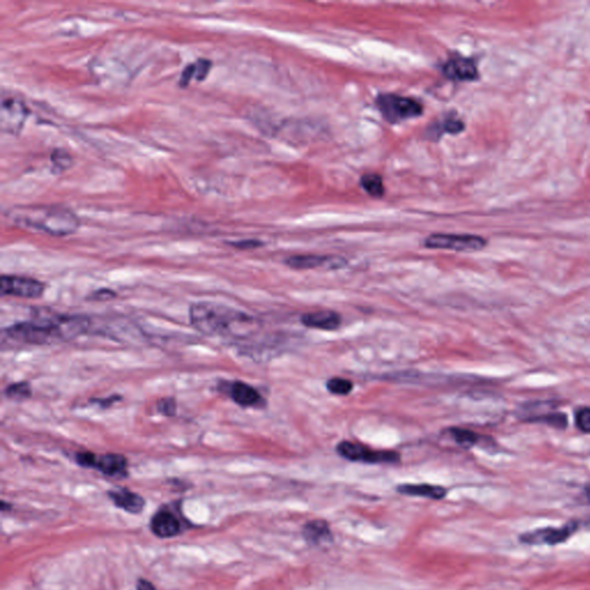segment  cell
<instances>
[{
    "mask_svg": "<svg viewBox=\"0 0 590 590\" xmlns=\"http://www.w3.org/2000/svg\"><path fill=\"white\" fill-rule=\"evenodd\" d=\"M89 319L81 316L39 317L16 323L1 332L3 346H39L77 338L89 329Z\"/></svg>",
    "mask_w": 590,
    "mask_h": 590,
    "instance_id": "cell-1",
    "label": "cell"
},
{
    "mask_svg": "<svg viewBox=\"0 0 590 590\" xmlns=\"http://www.w3.org/2000/svg\"><path fill=\"white\" fill-rule=\"evenodd\" d=\"M189 319L195 329L211 337L240 338L250 335L256 328L255 319L247 314L209 301L193 303Z\"/></svg>",
    "mask_w": 590,
    "mask_h": 590,
    "instance_id": "cell-2",
    "label": "cell"
},
{
    "mask_svg": "<svg viewBox=\"0 0 590 590\" xmlns=\"http://www.w3.org/2000/svg\"><path fill=\"white\" fill-rule=\"evenodd\" d=\"M11 217L21 226L53 236H68L80 226V220L72 211L53 205L16 207L11 211Z\"/></svg>",
    "mask_w": 590,
    "mask_h": 590,
    "instance_id": "cell-3",
    "label": "cell"
},
{
    "mask_svg": "<svg viewBox=\"0 0 590 590\" xmlns=\"http://www.w3.org/2000/svg\"><path fill=\"white\" fill-rule=\"evenodd\" d=\"M149 527L151 533L157 537L172 539L185 533L186 530H188L193 526L192 523L184 517L180 501H174L172 504L160 506L153 514Z\"/></svg>",
    "mask_w": 590,
    "mask_h": 590,
    "instance_id": "cell-4",
    "label": "cell"
},
{
    "mask_svg": "<svg viewBox=\"0 0 590 590\" xmlns=\"http://www.w3.org/2000/svg\"><path fill=\"white\" fill-rule=\"evenodd\" d=\"M377 108L383 118L390 124L405 122L422 115L421 103L409 97L399 96L393 94L380 95L376 101Z\"/></svg>",
    "mask_w": 590,
    "mask_h": 590,
    "instance_id": "cell-5",
    "label": "cell"
},
{
    "mask_svg": "<svg viewBox=\"0 0 590 590\" xmlns=\"http://www.w3.org/2000/svg\"><path fill=\"white\" fill-rule=\"evenodd\" d=\"M335 450L339 456L344 459L355 463H398L400 461V454L395 451L371 450L369 447L360 444L344 440L337 445Z\"/></svg>",
    "mask_w": 590,
    "mask_h": 590,
    "instance_id": "cell-6",
    "label": "cell"
},
{
    "mask_svg": "<svg viewBox=\"0 0 590 590\" xmlns=\"http://www.w3.org/2000/svg\"><path fill=\"white\" fill-rule=\"evenodd\" d=\"M425 246L430 249H447L454 252H477L487 246L483 238L470 234H432L425 240Z\"/></svg>",
    "mask_w": 590,
    "mask_h": 590,
    "instance_id": "cell-7",
    "label": "cell"
},
{
    "mask_svg": "<svg viewBox=\"0 0 590 590\" xmlns=\"http://www.w3.org/2000/svg\"><path fill=\"white\" fill-rule=\"evenodd\" d=\"M0 290L1 295L39 299L44 294L45 284L32 278L4 275L0 279Z\"/></svg>",
    "mask_w": 590,
    "mask_h": 590,
    "instance_id": "cell-8",
    "label": "cell"
},
{
    "mask_svg": "<svg viewBox=\"0 0 590 590\" xmlns=\"http://www.w3.org/2000/svg\"><path fill=\"white\" fill-rule=\"evenodd\" d=\"M28 109L25 103L14 97H7L1 101L0 108V128L4 133L19 134L26 122Z\"/></svg>",
    "mask_w": 590,
    "mask_h": 590,
    "instance_id": "cell-9",
    "label": "cell"
},
{
    "mask_svg": "<svg viewBox=\"0 0 590 590\" xmlns=\"http://www.w3.org/2000/svg\"><path fill=\"white\" fill-rule=\"evenodd\" d=\"M577 526L575 523H568L560 528H542V530H536L530 533H525L520 536L521 542L530 544V546H541V544H548V546H556L559 543H563L571 537L577 530Z\"/></svg>",
    "mask_w": 590,
    "mask_h": 590,
    "instance_id": "cell-10",
    "label": "cell"
},
{
    "mask_svg": "<svg viewBox=\"0 0 590 590\" xmlns=\"http://www.w3.org/2000/svg\"><path fill=\"white\" fill-rule=\"evenodd\" d=\"M286 265L297 270H308V269L326 268L339 269L346 264V261L342 257L321 255H297L290 256L286 261Z\"/></svg>",
    "mask_w": 590,
    "mask_h": 590,
    "instance_id": "cell-11",
    "label": "cell"
},
{
    "mask_svg": "<svg viewBox=\"0 0 590 590\" xmlns=\"http://www.w3.org/2000/svg\"><path fill=\"white\" fill-rule=\"evenodd\" d=\"M115 506L131 514H140L146 506V499L129 489L115 488L108 492Z\"/></svg>",
    "mask_w": 590,
    "mask_h": 590,
    "instance_id": "cell-12",
    "label": "cell"
},
{
    "mask_svg": "<svg viewBox=\"0 0 590 590\" xmlns=\"http://www.w3.org/2000/svg\"><path fill=\"white\" fill-rule=\"evenodd\" d=\"M443 72L447 79L453 81H473L479 77L474 61L463 57L450 59L444 65Z\"/></svg>",
    "mask_w": 590,
    "mask_h": 590,
    "instance_id": "cell-13",
    "label": "cell"
},
{
    "mask_svg": "<svg viewBox=\"0 0 590 590\" xmlns=\"http://www.w3.org/2000/svg\"><path fill=\"white\" fill-rule=\"evenodd\" d=\"M94 468L110 477H126L128 475V461L122 454L106 453L97 456Z\"/></svg>",
    "mask_w": 590,
    "mask_h": 590,
    "instance_id": "cell-14",
    "label": "cell"
},
{
    "mask_svg": "<svg viewBox=\"0 0 590 590\" xmlns=\"http://www.w3.org/2000/svg\"><path fill=\"white\" fill-rule=\"evenodd\" d=\"M301 322L303 326H308L310 329L333 331L338 329L342 324V316L333 310H319L314 313L303 314L301 316Z\"/></svg>",
    "mask_w": 590,
    "mask_h": 590,
    "instance_id": "cell-15",
    "label": "cell"
},
{
    "mask_svg": "<svg viewBox=\"0 0 590 590\" xmlns=\"http://www.w3.org/2000/svg\"><path fill=\"white\" fill-rule=\"evenodd\" d=\"M230 396L236 405L241 407H262L265 404V400L259 391L243 382H234L231 384Z\"/></svg>",
    "mask_w": 590,
    "mask_h": 590,
    "instance_id": "cell-16",
    "label": "cell"
},
{
    "mask_svg": "<svg viewBox=\"0 0 590 590\" xmlns=\"http://www.w3.org/2000/svg\"><path fill=\"white\" fill-rule=\"evenodd\" d=\"M303 537L307 542L313 546H322L332 539L329 523L324 520H313L307 522L303 527Z\"/></svg>",
    "mask_w": 590,
    "mask_h": 590,
    "instance_id": "cell-17",
    "label": "cell"
},
{
    "mask_svg": "<svg viewBox=\"0 0 590 590\" xmlns=\"http://www.w3.org/2000/svg\"><path fill=\"white\" fill-rule=\"evenodd\" d=\"M399 494H407V496H416V497H425L440 501L447 496V489L440 485H402L397 488Z\"/></svg>",
    "mask_w": 590,
    "mask_h": 590,
    "instance_id": "cell-18",
    "label": "cell"
},
{
    "mask_svg": "<svg viewBox=\"0 0 590 590\" xmlns=\"http://www.w3.org/2000/svg\"><path fill=\"white\" fill-rule=\"evenodd\" d=\"M210 68V61L207 59H198L196 63L189 65L184 70L180 77V84L182 86H187L192 79L196 81L205 80Z\"/></svg>",
    "mask_w": 590,
    "mask_h": 590,
    "instance_id": "cell-19",
    "label": "cell"
},
{
    "mask_svg": "<svg viewBox=\"0 0 590 590\" xmlns=\"http://www.w3.org/2000/svg\"><path fill=\"white\" fill-rule=\"evenodd\" d=\"M449 432L454 442L463 449H470L479 443L480 436L474 431L461 429V428H451Z\"/></svg>",
    "mask_w": 590,
    "mask_h": 590,
    "instance_id": "cell-20",
    "label": "cell"
},
{
    "mask_svg": "<svg viewBox=\"0 0 590 590\" xmlns=\"http://www.w3.org/2000/svg\"><path fill=\"white\" fill-rule=\"evenodd\" d=\"M360 184L362 188L373 198H382L383 196V179L380 178L378 174H366L361 178Z\"/></svg>",
    "mask_w": 590,
    "mask_h": 590,
    "instance_id": "cell-21",
    "label": "cell"
},
{
    "mask_svg": "<svg viewBox=\"0 0 590 590\" xmlns=\"http://www.w3.org/2000/svg\"><path fill=\"white\" fill-rule=\"evenodd\" d=\"M32 386L27 382L11 384L5 390V396L11 400H15V402L27 400L32 397Z\"/></svg>",
    "mask_w": 590,
    "mask_h": 590,
    "instance_id": "cell-22",
    "label": "cell"
},
{
    "mask_svg": "<svg viewBox=\"0 0 590 590\" xmlns=\"http://www.w3.org/2000/svg\"><path fill=\"white\" fill-rule=\"evenodd\" d=\"M353 387L354 385L351 380L342 378V377H333L326 382V389L329 390L330 393L337 395V396H346L352 392Z\"/></svg>",
    "mask_w": 590,
    "mask_h": 590,
    "instance_id": "cell-23",
    "label": "cell"
},
{
    "mask_svg": "<svg viewBox=\"0 0 590 590\" xmlns=\"http://www.w3.org/2000/svg\"><path fill=\"white\" fill-rule=\"evenodd\" d=\"M532 421L543 422V423H546L551 427L558 428V429H563L567 425V418H566V415L562 414V413H552V414L534 416V418H532Z\"/></svg>",
    "mask_w": 590,
    "mask_h": 590,
    "instance_id": "cell-24",
    "label": "cell"
},
{
    "mask_svg": "<svg viewBox=\"0 0 590 590\" xmlns=\"http://www.w3.org/2000/svg\"><path fill=\"white\" fill-rule=\"evenodd\" d=\"M51 160L52 164L58 171H64V169H68L72 164V158H70V155L66 151L60 150V149L53 151Z\"/></svg>",
    "mask_w": 590,
    "mask_h": 590,
    "instance_id": "cell-25",
    "label": "cell"
},
{
    "mask_svg": "<svg viewBox=\"0 0 590 590\" xmlns=\"http://www.w3.org/2000/svg\"><path fill=\"white\" fill-rule=\"evenodd\" d=\"M575 422L581 431L590 434V409L584 407V409H579L575 416Z\"/></svg>",
    "mask_w": 590,
    "mask_h": 590,
    "instance_id": "cell-26",
    "label": "cell"
},
{
    "mask_svg": "<svg viewBox=\"0 0 590 590\" xmlns=\"http://www.w3.org/2000/svg\"><path fill=\"white\" fill-rule=\"evenodd\" d=\"M157 409L164 416H174L177 413V402L174 399L166 398L160 400L157 405Z\"/></svg>",
    "mask_w": 590,
    "mask_h": 590,
    "instance_id": "cell-27",
    "label": "cell"
},
{
    "mask_svg": "<svg viewBox=\"0 0 590 590\" xmlns=\"http://www.w3.org/2000/svg\"><path fill=\"white\" fill-rule=\"evenodd\" d=\"M96 454L91 452H79L75 456L77 465H80L81 467H84V468H94L95 463H96Z\"/></svg>",
    "mask_w": 590,
    "mask_h": 590,
    "instance_id": "cell-28",
    "label": "cell"
},
{
    "mask_svg": "<svg viewBox=\"0 0 590 590\" xmlns=\"http://www.w3.org/2000/svg\"><path fill=\"white\" fill-rule=\"evenodd\" d=\"M463 128H465V124L459 119H447L443 124V131L447 132L450 134L460 133V132L463 131Z\"/></svg>",
    "mask_w": 590,
    "mask_h": 590,
    "instance_id": "cell-29",
    "label": "cell"
},
{
    "mask_svg": "<svg viewBox=\"0 0 590 590\" xmlns=\"http://www.w3.org/2000/svg\"><path fill=\"white\" fill-rule=\"evenodd\" d=\"M115 297V293L112 290H98L91 294V299L97 301L111 300L112 297Z\"/></svg>",
    "mask_w": 590,
    "mask_h": 590,
    "instance_id": "cell-30",
    "label": "cell"
},
{
    "mask_svg": "<svg viewBox=\"0 0 590 590\" xmlns=\"http://www.w3.org/2000/svg\"><path fill=\"white\" fill-rule=\"evenodd\" d=\"M122 399L120 396H112L106 399H98V400H93L94 404H98L102 409H109L110 406L113 405L115 402H118Z\"/></svg>",
    "mask_w": 590,
    "mask_h": 590,
    "instance_id": "cell-31",
    "label": "cell"
},
{
    "mask_svg": "<svg viewBox=\"0 0 590 590\" xmlns=\"http://www.w3.org/2000/svg\"><path fill=\"white\" fill-rule=\"evenodd\" d=\"M136 590H157L151 581L140 577L136 581Z\"/></svg>",
    "mask_w": 590,
    "mask_h": 590,
    "instance_id": "cell-32",
    "label": "cell"
},
{
    "mask_svg": "<svg viewBox=\"0 0 590 590\" xmlns=\"http://www.w3.org/2000/svg\"><path fill=\"white\" fill-rule=\"evenodd\" d=\"M233 246L241 249L255 248V247L261 246V243L255 241V240H249V241H241V243H233Z\"/></svg>",
    "mask_w": 590,
    "mask_h": 590,
    "instance_id": "cell-33",
    "label": "cell"
},
{
    "mask_svg": "<svg viewBox=\"0 0 590 590\" xmlns=\"http://www.w3.org/2000/svg\"><path fill=\"white\" fill-rule=\"evenodd\" d=\"M11 510V505L6 504V501H1V511L5 512V511Z\"/></svg>",
    "mask_w": 590,
    "mask_h": 590,
    "instance_id": "cell-34",
    "label": "cell"
},
{
    "mask_svg": "<svg viewBox=\"0 0 590 590\" xmlns=\"http://www.w3.org/2000/svg\"><path fill=\"white\" fill-rule=\"evenodd\" d=\"M586 496H587L588 501H590V485H588L587 488H586Z\"/></svg>",
    "mask_w": 590,
    "mask_h": 590,
    "instance_id": "cell-35",
    "label": "cell"
}]
</instances>
